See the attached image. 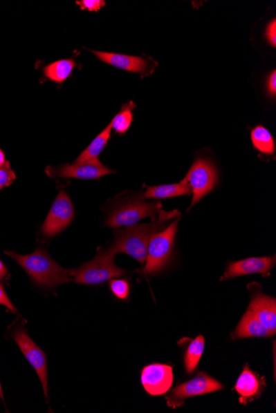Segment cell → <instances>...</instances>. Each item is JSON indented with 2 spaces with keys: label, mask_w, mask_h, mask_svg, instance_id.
<instances>
[{
  "label": "cell",
  "mask_w": 276,
  "mask_h": 413,
  "mask_svg": "<svg viewBox=\"0 0 276 413\" xmlns=\"http://www.w3.org/2000/svg\"><path fill=\"white\" fill-rule=\"evenodd\" d=\"M181 213L177 210L159 212V219L149 224L133 225V227L118 229L116 232L113 244L110 247V253L116 255L118 253L129 255L141 264L146 262L148 244L150 238L156 232H158L167 227L169 220L179 216Z\"/></svg>",
  "instance_id": "1"
},
{
  "label": "cell",
  "mask_w": 276,
  "mask_h": 413,
  "mask_svg": "<svg viewBox=\"0 0 276 413\" xmlns=\"http://www.w3.org/2000/svg\"><path fill=\"white\" fill-rule=\"evenodd\" d=\"M14 258L38 285L45 288L56 287L71 280L70 270H66L54 261L44 249L38 248L29 255L6 252Z\"/></svg>",
  "instance_id": "2"
},
{
  "label": "cell",
  "mask_w": 276,
  "mask_h": 413,
  "mask_svg": "<svg viewBox=\"0 0 276 413\" xmlns=\"http://www.w3.org/2000/svg\"><path fill=\"white\" fill-rule=\"evenodd\" d=\"M116 255L109 249H99L92 261L84 264L78 269L70 270L71 278H74L75 282L84 285H100L113 278L127 274L114 263Z\"/></svg>",
  "instance_id": "3"
},
{
  "label": "cell",
  "mask_w": 276,
  "mask_h": 413,
  "mask_svg": "<svg viewBox=\"0 0 276 413\" xmlns=\"http://www.w3.org/2000/svg\"><path fill=\"white\" fill-rule=\"evenodd\" d=\"M180 220L177 218L164 231L152 234L148 244L144 274H156L171 261Z\"/></svg>",
  "instance_id": "4"
},
{
  "label": "cell",
  "mask_w": 276,
  "mask_h": 413,
  "mask_svg": "<svg viewBox=\"0 0 276 413\" xmlns=\"http://www.w3.org/2000/svg\"><path fill=\"white\" fill-rule=\"evenodd\" d=\"M161 207L163 206L160 202H145L142 200L129 202L111 213L106 221V225L116 229L133 227L146 217H150L152 221H155Z\"/></svg>",
  "instance_id": "5"
},
{
  "label": "cell",
  "mask_w": 276,
  "mask_h": 413,
  "mask_svg": "<svg viewBox=\"0 0 276 413\" xmlns=\"http://www.w3.org/2000/svg\"><path fill=\"white\" fill-rule=\"evenodd\" d=\"M218 171L213 163L205 159H198L191 166L185 178L193 194L190 208L206 197L218 183Z\"/></svg>",
  "instance_id": "6"
},
{
  "label": "cell",
  "mask_w": 276,
  "mask_h": 413,
  "mask_svg": "<svg viewBox=\"0 0 276 413\" xmlns=\"http://www.w3.org/2000/svg\"><path fill=\"white\" fill-rule=\"evenodd\" d=\"M223 389V385L214 378L201 372L193 380L185 383L172 390L171 393L165 396L167 405L175 410L185 403V399L195 396L214 393Z\"/></svg>",
  "instance_id": "7"
},
{
  "label": "cell",
  "mask_w": 276,
  "mask_h": 413,
  "mask_svg": "<svg viewBox=\"0 0 276 413\" xmlns=\"http://www.w3.org/2000/svg\"><path fill=\"white\" fill-rule=\"evenodd\" d=\"M46 175L52 178H76L82 180H96L101 177L114 173L113 170L106 167L99 159L84 162V163H73L65 164L60 167L46 168Z\"/></svg>",
  "instance_id": "8"
},
{
  "label": "cell",
  "mask_w": 276,
  "mask_h": 413,
  "mask_svg": "<svg viewBox=\"0 0 276 413\" xmlns=\"http://www.w3.org/2000/svg\"><path fill=\"white\" fill-rule=\"evenodd\" d=\"M14 339L26 359L36 370L39 377L45 397L48 398V361L44 351L33 342L26 330L18 327L15 331Z\"/></svg>",
  "instance_id": "9"
},
{
  "label": "cell",
  "mask_w": 276,
  "mask_h": 413,
  "mask_svg": "<svg viewBox=\"0 0 276 413\" xmlns=\"http://www.w3.org/2000/svg\"><path fill=\"white\" fill-rule=\"evenodd\" d=\"M74 213V207L69 195L65 191L62 190L42 225V234L46 237H53L63 231L73 220Z\"/></svg>",
  "instance_id": "10"
},
{
  "label": "cell",
  "mask_w": 276,
  "mask_h": 413,
  "mask_svg": "<svg viewBox=\"0 0 276 413\" xmlns=\"http://www.w3.org/2000/svg\"><path fill=\"white\" fill-rule=\"evenodd\" d=\"M89 50L101 61L120 70L140 74L142 77H147V76L154 73L157 66V63L150 57H134V55Z\"/></svg>",
  "instance_id": "11"
},
{
  "label": "cell",
  "mask_w": 276,
  "mask_h": 413,
  "mask_svg": "<svg viewBox=\"0 0 276 413\" xmlns=\"http://www.w3.org/2000/svg\"><path fill=\"white\" fill-rule=\"evenodd\" d=\"M173 381V369L167 365H149L142 372V385L147 393L152 396L167 393L171 390Z\"/></svg>",
  "instance_id": "12"
},
{
  "label": "cell",
  "mask_w": 276,
  "mask_h": 413,
  "mask_svg": "<svg viewBox=\"0 0 276 413\" xmlns=\"http://www.w3.org/2000/svg\"><path fill=\"white\" fill-rule=\"evenodd\" d=\"M275 255L265 258H250L241 260L239 262L229 263L226 271L221 278V280H228L237 278V276L261 274L263 276L269 275V272L275 265Z\"/></svg>",
  "instance_id": "13"
},
{
  "label": "cell",
  "mask_w": 276,
  "mask_h": 413,
  "mask_svg": "<svg viewBox=\"0 0 276 413\" xmlns=\"http://www.w3.org/2000/svg\"><path fill=\"white\" fill-rule=\"evenodd\" d=\"M266 387V378L250 370L248 365H246L243 373L237 381L235 390L240 395L239 402L246 405L260 397Z\"/></svg>",
  "instance_id": "14"
},
{
  "label": "cell",
  "mask_w": 276,
  "mask_h": 413,
  "mask_svg": "<svg viewBox=\"0 0 276 413\" xmlns=\"http://www.w3.org/2000/svg\"><path fill=\"white\" fill-rule=\"evenodd\" d=\"M252 300L248 310L264 325L267 329L275 334L276 332V300L264 295L261 291L252 292Z\"/></svg>",
  "instance_id": "15"
},
{
  "label": "cell",
  "mask_w": 276,
  "mask_h": 413,
  "mask_svg": "<svg viewBox=\"0 0 276 413\" xmlns=\"http://www.w3.org/2000/svg\"><path fill=\"white\" fill-rule=\"evenodd\" d=\"M275 334L267 329L255 315L248 310L231 335L233 340L249 338H270Z\"/></svg>",
  "instance_id": "16"
},
{
  "label": "cell",
  "mask_w": 276,
  "mask_h": 413,
  "mask_svg": "<svg viewBox=\"0 0 276 413\" xmlns=\"http://www.w3.org/2000/svg\"><path fill=\"white\" fill-rule=\"evenodd\" d=\"M191 189L185 180L176 184L148 186L142 195L143 199H165L190 195Z\"/></svg>",
  "instance_id": "17"
},
{
  "label": "cell",
  "mask_w": 276,
  "mask_h": 413,
  "mask_svg": "<svg viewBox=\"0 0 276 413\" xmlns=\"http://www.w3.org/2000/svg\"><path fill=\"white\" fill-rule=\"evenodd\" d=\"M75 67V61L73 59H61L45 66L44 73L45 77L53 82L62 84L70 77Z\"/></svg>",
  "instance_id": "18"
},
{
  "label": "cell",
  "mask_w": 276,
  "mask_h": 413,
  "mask_svg": "<svg viewBox=\"0 0 276 413\" xmlns=\"http://www.w3.org/2000/svg\"><path fill=\"white\" fill-rule=\"evenodd\" d=\"M113 130V123L106 127V128L93 140L90 146L86 148V150L82 152L74 163H84V162L91 161L98 159V156L104 151V148L107 146L110 136H111V131Z\"/></svg>",
  "instance_id": "19"
},
{
  "label": "cell",
  "mask_w": 276,
  "mask_h": 413,
  "mask_svg": "<svg viewBox=\"0 0 276 413\" xmlns=\"http://www.w3.org/2000/svg\"><path fill=\"white\" fill-rule=\"evenodd\" d=\"M255 148L264 155H273L275 151V140L270 132L264 126H257L250 133Z\"/></svg>",
  "instance_id": "20"
},
{
  "label": "cell",
  "mask_w": 276,
  "mask_h": 413,
  "mask_svg": "<svg viewBox=\"0 0 276 413\" xmlns=\"http://www.w3.org/2000/svg\"><path fill=\"white\" fill-rule=\"evenodd\" d=\"M205 338L199 336L190 344L185 355V366L187 373L191 374L197 368L199 361L205 351Z\"/></svg>",
  "instance_id": "21"
},
{
  "label": "cell",
  "mask_w": 276,
  "mask_h": 413,
  "mask_svg": "<svg viewBox=\"0 0 276 413\" xmlns=\"http://www.w3.org/2000/svg\"><path fill=\"white\" fill-rule=\"evenodd\" d=\"M136 108L133 101L122 106L120 112L118 113L112 120L113 129L120 135L127 133V130L130 128L131 122L134 120L133 111Z\"/></svg>",
  "instance_id": "22"
},
{
  "label": "cell",
  "mask_w": 276,
  "mask_h": 413,
  "mask_svg": "<svg viewBox=\"0 0 276 413\" xmlns=\"http://www.w3.org/2000/svg\"><path fill=\"white\" fill-rule=\"evenodd\" d=\"M110 289L118 299L126 300L130 294V285L126 280L112 279L109 283Z\"/></svg>",
  "instance_id": "23"
},
{
  "label": "cell",
  "mask_w": 276,
  "mask_h": 413,
  "mask_svg": "<svg viewBox=\"0 0 276 413\" xmlns=\"http://www.w3.org/2000/svg\"><path fill=\"white\" fill-rule=\"evenodd\" d=\"M15 180L16 174L11 169L10 162L7 161L6 164L0 168V190L10 186Z\"/></svg>",
  "instance_id": "24"
},
{
  "label": "cell",
  "mask_w": 276,
  "mask_h": 413,
  "mask_svg": "<svg viewBox=\"0 0 276 413\" xmlns=\"http://www.w3.org/2000/svg\"><path fill=\"white\" fill-rule=\"evenodd\" d=\"M76 4L82 10H88L90 12H98L101 10L102 7L105 6V1L104 0H80L76 1Z\"/></svg>",
  "instance_id": "25"
},
{
  "label": "cell",
  "mask_w": 276,
  "mask_h": 413,
  "mask_svg": "<svg viewBox=\"0 0 276 413\" xmlns=\"http://www.w3.org/2000/svg\"><path fill=\"white\" fill-rule=\"evenodd\" d=\"M266 37L268 41L269 44L273 46V48L276 46V20L273 19L271 22L267 25L266 30Z\"/></svg>",
  "instance_id": "26"
},
{
  "label": "cell",
  "mask_w": 276,
  "mask_h": 413,
  "mask_svg": "<svg viewBox=\"0 0 276 413\" xmlns=\"http://www.w3.org/2000/svg\"><path fill=\"white\" fill-rule=\"evenodd\" d=\"M0 305L6 307L8 310L11 311L12 313H17L15 306L12 304L10 298L8 297L6 292L4 291L1 285H0Z\"/></svg>",
  "instance_id": "27"
},
{
  "label": "cell",
  "mask_w": 276,
  "mask_h": 413,
  "mask_svg": "<svg viewBox=\"0 0 276 413\" xmlns=\"http://www.w3.org/2000/svg\"><path fill=\"white\" fill-rule=\"evenodd\" d=\"M267 92L270 97H275L276 95V71L274 70L270 74L268 81H267Z\"/></svg>",
  "instance_id": "28"
},
{
  "label": "cell",
  "mask_w": 276,
  "mask_h": 413,
  "mask_svg": "<svg viewBox=\"0 0 276 413\" xmlns=\"http://www.w3.org/2000/svg\"><path fill=\"white\" fill-rule=\"evenodd\" d=\"M8 274L7 268L0 260V280H3Z\"/></svg>",
  "instance_id": "29"
},
{
  "label": "cell",
  "mask_w": 276,
  "mask_h": 413,
  "mask_svg": "<svg viewBox=\"0 0 276 413\" xmlns=\"http://www.w3.org/2000/svg\"><path fill=\"white\" fill-rule=\"evenodd\" d=\"M6 163V155H4L3 151L1 150V148H0V168L3 167Z\"/></svg>",
  "instance_id": "30"
},
{
  "label": "cell",
  "mask_w": 276,
  "mask_h": 413,
  "mask_svg": "<svg viewBox=\"0 0 276 413\" xmlns=\"http://www.w3.org/2000/svg\"><path fill=\"white\" fill-rule=\"evenodd\" d=\"M0 397H1L3 401V390H2V386H1V383H0Z\"/></svg>",
  "instance_id": "31"
}]
</instances>
